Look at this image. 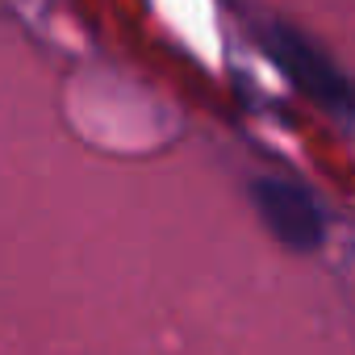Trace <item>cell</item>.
Instances as JSON below:
<instances>
[{
	"label": "cell",
	"instance_id": "cell-1",
	"mask_svg": "<svg viewBox=\"0 0 355 355\" xmlns=\"http://www.w3.org/2000/svg\"><path fill=\"white\" fill-rule=\"evenodd\" d=\"M263 46H268L272 63H276L309 101H318L322 109H330V113L343 117V121H355V84L334 67V59H330L318 42H309L305 34H297V30H288V26H272V30L263 34Z\"/></svg>",
	"mask_w": 355,
	"mask_h": 355
},
{
	"label": "cell",
	"instance_id": "cell-2",
	"mask_svg": "<svg viewBox=\"0 0 355 355\" xmlns=\"http://www.w3.org/2000/svg\"><path fill=\"white\" fill-rule=\"evenodd\" d=\"M251 201L263 218V226L293 251H313L322 247V234H326V222H322V209L318 201L293 184V180H276V175H263V180L251 184Z\"/></svg>",
	"mask_w": 355,
	"mask_h": 355
}]
</instances>
